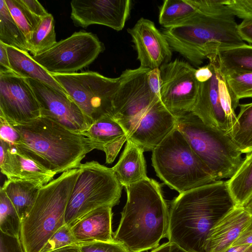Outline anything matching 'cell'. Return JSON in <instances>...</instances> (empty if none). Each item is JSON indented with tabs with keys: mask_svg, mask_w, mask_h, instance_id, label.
<instances>
[{
	"mask_svg": "<svg viewBox=\"0 0 252 252\" xmlns=\"http://www.w3.org/2000/svg\"><path fill=\"white\" fill-rule=\"evenodd\" d=\"M244 244H252V217L249 223L231 246Z\"/></svg>",
	"mask_w": 252,
	"mask_h": 252,
	"instance_id": "cell-43",
	"label": "cell"
},
{
	"mask_svg": "<svg viewBox=\"0 0 252 252\" xmlns=\"http://www.w3.org/2000/svg\"><path fill=\"white\" fill-rule=\"evenodd\" d=\"M127 32L131 37L140 67L152 69L171 62L172 49L153 21L141 18L132 28L127 29Z\"/></svg>",
	"mask_w": 252,
	"mask_h": 252,
	"instance_id": "cell-17",
	"label": "cell"
},
{
	"mask_svg": "<svg viewBox=\"0 0 252 252\" xmlns=\"http://www.w3.org/2000/svg\"><path fill=\"white\" fill-rule=\"evenodd\" d=\"M0 252H25L19 237L0 232Z\"/></svg>",
	"mask_w": 252,
	"mask_h": 252,
	"instance_id": "cell-38",
	"label": "cell"
},
{
	"mask_svg": "<svg viewBox=\"0 0 252 252\" xmlns=\"http://www.w3.org/2000/svg\"><path fill=\"white\" fill-rule=\"evenodd\" d=\"M82 134L94 143L97 150L125 135L120 125L111 116H104L93 122Z\"/></svg>",
	"mask_w": 252,
	"mask_h": 252,
	"instance_id": "cell-26",
	"label": "cell"
},
{
	"mask_svg": "<svg viewBox=\"0 0 252 252\" xmlns=\"http://www.w3.org/2000/svg\"><path fill=\"white\" fill-rule=\"evenodd\" d=\"M7 122L20 135L15 145L56 174L78 168L86 155L97 149L84 135L43 116L25 123Z\"/></svg>",
	"mask_w": 252,
	"mask_h": 252,
	"instance_id": "cell-3",
	"label": "cell"
},
{
	"mask_svg": "<svg viewBox=\"0 0 252 252\" xmlns=\"http://www.w3.org/2000/svg\"><path fill=\"white\" fill-rule=\"evenodd\" d=\"M152 152L157 176L179 194L216 181L176 127Z\"/></svg>",
	"mask_w": 252,
	"mask_h": 252,
	"instance_id": "cell-6",
	"label": "cell"
},
{
	"mask_svg": "<svg viewBox=\"0 0 252 252\" xmlns=\"http://www.w3.org/2000/svg\"><path fill=\"white\" fill-rule=\"evenodd\" d=\"M13 71L10 67L6 45L0 42V72Z\"/></svg>",
	"mask_w": 252,
	"mask_h": 252,
	"instance_id": "cell-44",
	"label": "cell"
},
{
	"mask_svg": "<svg viewBox=\"0 0 252 252\" xmlns=\"http://www.w3.org/2000/svg\"><path fill=\"white\" fill-rule=\"evenodd\" d=\"M40 116L38 101L26 78L13 71L0 72V117L21 124Z\"/></svg>",
	"mask_w": 252,
	"mask_h": 252,
	"instance_id": "cell-13",
	"label": "cell"
},
{
	"mask_svg": "<svg viewBox=\"0 0 252 252\" xmlns=\"http://www.w3.org/2000/svg\"><path fill=\"white\" fill-rule=\"evenodd\" d=\"M28 9L34 15L42 18L49 13L36 0H22Z\"/></svg>",
	"mask_w": 252,
	"mask_h": 252,
	"instance_id": "cell-42",
	"label": "cell"
},
{
	"mask_svg": "<svg viewBox=\"0 0 252 252\" xmlns=\"http://www.w3.org/2000/svg\"><path fill=\"white\" fill-rule=\"evenodd\" d=\"M81 252H130L122 243L96 241L79 245Z\"/></svg>",
	"mask_w": 252,
	"mask_h": 252,
	"instance_id": "cell-35",
	"label": "cell"
},
{
	"mask_svg": "<svg viewBox=\"0 0 252 252\" xmlns=\"http://www.w3.org/2000/svg\"><path fill=\"white\" fill-rule=\"evenodd\" d=\"M252 217L242 207L236 206L211 229L205 252H224L239 237Z\"/></svg>",
	"mask_w": 252,
	"mask_h": 252,
	"instance_id": "cell-19",
	"label": "cell"
},
{
	"mask_svg": "<svg viewBox=\"0 0 252 252\" xmlns=\"http://www.w3.org/2000/svg\"><path fill=\"white\" fill-rule=\"evenodd\" d=\"M26 79L38 101L40 116L50 119L75 133L81 134L89 128L91 123L67 94L41 81Z\"/></svg>",
	"mask_w": 252,
	"mask_h": 252,
	"instance_id": "cell-14",
	"label": "cell"
},
{
	"mask_svg": "<svg viewBox=\"0 0 252 252\" xmlns=\"http://www.w3.org/2000/svg\"><path fill=\"white\" fill-rule=\"evenodd\" d=\"M196 11L186 0H165L159 8L158 22L163 28L170 27L190 17Z\"/></svg>",
	"mask_w": 252,
	"mask_h": 252,
	"instance_id": "cell-30",
	"label": "cell"
},
{
	"mask_svg": "<svg viewBox=\"0 0 252 252\" xmlns=\"http://www.w3.org/2000/svg\"><path fill=\"white\" fill-rule=\"evenodd\" d=\"M236 206L226 181L180 193L169 210L167 238L188 252H205L211 229Z\"/></svg>",
	"mask_w": 252,
	"mask_h": 252,
	"instance_id": "cell-1",
	"label": "cell"
},
{
	"mask_svg": "<svg viewBox=\"0 0 252 252\" xmlns=\"http://www.w3.org/2000/svg\"><path fill=\"white\" fill-rule=\"evenodd\" d=\"M225 5L234 16L252 19V0H226Z\"/></svg>",
	"mask_w": 252,
	"mask_h": 252,
	"instance_id": "cell-36",
	"label": "cell"
},
{
	"mask_svg": "<svg viewBox=\"0 0 252 252\" xmlns=\"http://www.w3.org/2000/svg\"><path fill=\"white\" fill-rule=\"evenodd\" d=\"M171 243L169 241L159 245L150 252H169Z\"/></svg>",
	"mask_w": 252,
	"mask_h": 252,
	"instance_id": "cell-47",
	"label": "cell"
},
{
	"mask_svg": "<svg viewBox=\"0 0 252 252\" xmlns=\"http://www.w3.org/2000/svg\"><path fill=\"white\" fill-rule=\"evenodd\" d=\"M22 220L5 192L0 189V229L9 236H20Z\"/></svg>",
	"mask_w": 252,
	"mask_h": 252,
	"instance_id": "cell-31",
	"label": "cell"
},
{
	"mask_svg": "<svg viewBox=\"0 0 252 252\" xmlns=\"http://www.w3.org/2000/svg\"><path fill=\"white\" fill-rule=\"evenodd\" d=\"M150 69L140 66L127 69L119 77L120 84L113 102V118L116 121L161 100L150 91L147 81Z\"/></svg>",
	"mask_w": 252,
	"mask_h": 252,
	"instance_id": "cell-15",
	"label": "cell"
},
{
	"mask_svg": "<svg viewBox=\"0 0 252 252\" xmlns=\"http://www.w3.org/2000/svg\"><path fill=\"white\" fill-rule=\"evenodd\" d=\"M207 59L209 66L199 67L195 72L199 91L191 112L206 125L228 133L235 121V110L239 104L232 97L216 54Z\"/></svg>",
	"mask_w": 252,
	"mask_h": 252,
	"instance_id": "cell-9",
	"label": "cell"
},
{
	"mask_svg": "<svg viewBox=\"0 0 252 252\" xmlns=\"http://www.w3.org/2000/svg\"><path fill=\"white\" fill-rule=\"evenodd\" d=\"M240 111L228 133L242 154L252 152V102L239 105Z\"/></svg>",
	"mask_w": 252,
	"mask_h": 252,
	"instance_id": "cell-27",
	"label": "cell"
},
{
	"mask_svg": "<svg viewBox=\"0 0 252 252\" xmlns=\"http://www.w3.org/2000/svg\"><path fill=\"white\" fill-rule=\"evenodd\" d=\"M79 173L69 197L65 224L73 225L91 211L104 206L118 204L122 186L112 168L91 161L81 164Z\"/></svg>",
	"mask_w": 252,
	"mask_h": 252,
	"instance_id": "cell-8",
	"label": "cell"
},
{
	"mask_svg": "<svg viewBox=\"0 0 252 252\" xmlns=\"http://www.w3.org/2000/svg\"><path fill=\"white\" fill-rule=\"evenodd\" d=\"M245 252H252V244Z\"/></svg>",
	"mask_w": 252,
	"mask_h": 252,
	"instance_id": "cell-50",
	"label": "cell"
},
{
	"mask_svg": "<svg viewBox=\"0 0 252 252\" xmlns=\"http://www.w3.org/2000/svg\"><path fill=\"white\" fill-rule=\"evenodd\" d=\"M71 19L78 27L93 24L108 27L120 31L130 15V0H73L70 2Z\"/></svg>",
	"mask_w": 252,
	"mask_h": 252,
	"instance_id": "cell-16",
	"label": "cell"
},
{
	"mask_svg": "<svg viewBox=\"0 0 252 252\" xmlns=\"http://www.w3.org/2000/svg\"><path fill=\"white\" fill-rule=\"evenodd\" d=\"M169 252H188L183 250L176 244L171 243Z\"/></svg>",
	"mask_w": 252,
	"mask_h": 252,
	"instance_id": "cell-49",
	"label": "cell"
},
{
	"mask_svg": "<svg viewBox=\"0 0 252 252\" xmlns=\"http://www.w3.org/2000/svg\"><path fill=\"white\" fill-rule=\"evenodd\" d=\"M147 81L151 93L156 97L160 98L161 78L159 68L149 70Z\"/></svg>",
	"mask_w": 252,
	"mask_h": 252,
	"instance_id": "cell-40",
	"label": "cell"
},
{
	"mask_svg": "<svg viewBox=\"0 0 252 252\" xmlns=\"http://www.w3.org/2000/svg\"><path fill=\"white\" fill-rule=\"evenodd\" d=\"M235 16L228 8L214 13L196 11L190 17L168 28L162 33L172 50L195 66L201 65L217 50L246 43L237 31Z\"/></svg>",
	"mask_w": 252,
	"mask_h": 252,
	"instance_id": "cell-4",
	"label": "cell"
},
{
	"mask_svg": "<svg viewBox=\"0 0 252 252\" xmlns=\"http://www.w3.org/2000/svg\"><path fill=\"white\" fill-rule=\"evenodd\" d=\"M251 245H239L231 246L224 252H245Z\"/></svg>",
	"mask_w": 252,
	"mask_h": 252,
	"instance_id": "cell-46",
	"label": "cell"
},
{
	"mask_svg": "<svg viewBox=\"0 0 252 252\" xmlns=\"http://www.w3.org/2000/svg\"><path fill=\"white\" fill-rule=\"evenodd\" d=\"M144 152L141 147L127 139L118 161L112 168L123 187L137 183L148 177Z\"/></svg>",
	"mask_w": 252,
	"mask_h": 252,
	"instance_id": "cell-21",
	"label": "cell"
},
{
	"mask_svg": "<svg viewBox=\"0 0 252 252\" xmlns=\"http://www.w3.org/2000/svg\"><path fill=\"white\" fill-rule=\"evenodd\" d=\"M0 139L12 145L20 140V135L4 118L0 117Z\"/></svg>",
	"mask_w": 252,
	"mask_h": 252,
	"instance_id": "cell-37",
	"label": "cell"
},
{
	"mask_svg": "<svg viewBox=\"0 0 252 252\" xmlns=\"http://www.w3.org/2000/svg\"><path fill=\"white\" fill-rule=\"evenodd\" d=\"M54 19L51 14L41 19L36 30L28 40V49L36 55L51 48L56 43Z\"/></svg>",
	"mask_w": 252,
	"mask_h": 252,
	"instance_id": "cell-29",
	"label": "cell"
},
{
	"mask_svg": "<svg viewBox=\"0 0 252 252\" xmlns=\"http://www.w3.org/2000/svg\"><path fill=\"white\" fill-rule=\"evenodd\" d=\"M237 31L243 41L252 43V19L243 20L238 25Z\"/></svg>",
	"mask_w": 252,
	"mask_h": 252,
	"instance_id": "cell-41",
	"label": "cell"
},
{
	"mask_svg": "<svg viewBox=\"0 0 252 252\" xmlns=\"http://www.w3.org/2000/svg\"><path fill=\"white\" fill-rule=\"evenodd\" d=\"M49 252H81L79 245H73L63 247Z\"/></svg>",
	"mask_w": 252,
	"mask_h": 252,
	"instance_id": "cell-45",
	"label": "cell"
},
{
	"mask_svg": "<svg viewBox=\"0 0 252 252\" xmlns=\"http://www.w3.org/2000/svg\"><path fill=\"white\" fill-rule=\"evenodd\" d=\"M125 188L126 202L114 240L130 252L153 250L168 232L169 208L160 186L147 177Z\"/></svg>",
	"mask_w": 252,
	"mask_h": 252,
	"instance_id": "cell-2",
	"label": "cell"
},
{
	"mask_svg": "<svg viewBox=\"0 0 252 252\" xmlns=\"http://www.w3.org/2000/svg\"><path fill=\"white\" fill-rule=\"evenodd\" d=\"M175 118V127L216 180L232 177L243 159L229 135L206 125L192 112Z\"/></svg>",
	"mask_w": 252,
	"mask_h": 252,
	"instance_id": "cell-7",
	"label": "cell"
},
{
	"mask_svg": "<svg viewBox=\"0 0 252 252\" xmlns=\"http://www.w3.org/2000/svg\"><path fill=\"white\" fill-rule=\"evenodd\" d=\"M78 245L71 231V226L64 224L49 239L40 252H49L68 246Z\"/></svg>",
	"mask_w": 252,
	"mask_h": 252,
	"instance_id": "cell-34",
	"label": "cell"
},
{
	"mask_svg": "<svg viewBox=\"0 0 252 252\" xmlns=\"http://www.w3.org/2000/svg\"><path fill=\"white\" fill-rule=\"evenodd\" d=\"M10 67L17 75L36 80L67 94L59 83L35 62L28 52L6 45Z\"/></svg>",
	"mask_w": 252,
	"mask_h": 252,
	"instance_id": "cell-22",
	"label": "cell"
},
{
	"mask_svg": "<svg viewBox=\"0 0 252 252\" xmlns=\"http://www.w3.org/2000/svg\"><path fill=\"white\" fill-rule=\"evenodd\" d=\"M7 8L27 41L40 24L41 18L33 14L22 0H5Z\"/></svg>",
	"mask_w": 252,
	"mask_h": 252,
	"instance_id": "cell-32",
	"label": "cell"
},
{
	"mask_svg": "<svg viewBox=\"0 0 252 252\" xmlns=\"http://www.w3.org/2000/svg\"><path fill=\"white\" fill-rule=\"evenodd\" d=\"M127 139L126 134L103 146L102 151L106 155V162L112 163L115 159L124 143Z\"/></svg>",
	"mask_w": 252,
	"mask_h": 252,
	"instance_id": "cell-39",
	"label": "cell"
},
{
	"mask_svg": "<svg viewBox=\"0 0 252 252\" xmlns=\"http://www.w3.org/2000/svg\"><path fill=\"white\" fill-rule=\"evenodd\" d=\"M160 99L175 117L191 112L199 91L196 69L189 63L176 59L160 67Z\"/></svg>",
	"mask_w": 252,
	"mask_h": 252,
	"instance_id": "cell-12",
	"label": "cell"
},
{
	"mask_svg": "<svg viewBox=\"0 0 252 252\" xmlns=\"http://www.w3.org/2000/svg\"><path fill=\"white\" fill-rule=\"evenodd\" d=\"M229 92L236 102L245 98H252V72L222 73Z\"/></svg>",
	"mask_w": 252,
	"mask_h": 252,
	"instance_id": "cell-33",
	"label": "cell"
},
{
	"mask_svg": "<svg viewBox=\"0 0 252 252\" xmlns=\"http://www.w3.org/2000/svg\"><path fill=\"white\" fill-rule=\"evenodd\" d=\"M0 42L28 52L27 38L11 16L5 0H0Z\"/></svg>",
	"mask_w": 252,
	"mask_h": 252,
	"instance_id": "cell-28",
	"label": "cell"
},
{
	"mask_svg": "<svg viewBox=\"0 0 252 252\" xmlns=\"http://www.w3.org/2000/svg\"><path fill=\"white\" fill-rule=\"evenodd\" d=\"M42 184L32 181L7 179L0 188L17 211L21 220L32 208Z\"/></svg>",
	"mask_w": 252,
	"mask_h": 252,
	"instance_id": "cell-23",
	"label": "cell"
},
{
	"mask_svg": "<svg viewBox=\"0 0 252 252\" xmlns=\"http://www.w3.org/2000/svg\"><path fill=\"white\" fill-rule=\"evenodd\" d=\"M104 50L95 34L80 31L32 57L50 74H72L92 63Z\"/></svg>",
	"mask_w": 252,
	"mask_h": 252,
	"instance_id": "cell-11",
	"label": "cell"
},
{
	"mask_svg": "<svg viewBox=\"0 0 252 252\" xmlns=\"http://www.w3.org/2000/svg\"><path fill=\"white\" fill-rule=\"evenodd\" d=\"M112 207L97 208L81 218L71 226V231L78 244L93 242H112Z\"/></svg>",
	"mask_w": 252,
	"mask_h": 252,
	"instance_id": "cell-20",
	"label": "cell"
},
{
	"mask_svg": "<svg viewBox=\"0 0 252 252\" xmlns=\"http://www.w3.org/2000/svg\"><path fill=\"white\" fill-rule=\"evenodd\" d=\"M79 173L69 170L42 186L27 217L20 239L25 252H40L51 236L65 224L67 203Z\"/></svg>",
	"mask_w": 252,
	"mask_h": 252,
	"instance_id": "cell-5",
	"label": "cell"
},
{
	"mask_svg": "<svg viewBox=\"0 0 252 252\" xmlns=\"http://www.w3.org/2000/svg\"><path fill=\"white\" fill-rule=\"evenodd\" d=\"M51 75L91 125L103 116L113 117L114 99L120 84L119 77L109 78L91 71Z\"/></svg>",
	"mask_w": 252,
	"mask_h": 252,
	"instance_id": "cell-10",
	"label": "cell"
},
{
	"mask_svg": "<svg viewBox=\"0 0 252 252\" xmlns=\"http://www.w3.org/2000/svg\"><path fill=\"white\" fill-rule=\"evenodd\" d=\"M215 54L222 73L252 72V45L219 49Z\"/></svg>",
	"mask_w": 252,
	"mask_h": 252,
	"instance_id": "cell-24",
	"label": "cell"
},
{
	"mask_svg": "<svg viewBox=\"0 0 252 252\" xmlns=\"http://www.w3.org/2000/svg\"><path fill=\"white\" fill-rule=\"evenodd\" d=\"M226 182L237 206H241L252 196V152L247 154L236 172Z\"/></svg>",
	"mask_w": 252,
	"mask_h": 252,
	"instance_id": "cell-25",
	"label": "cell"
},
{
	"mask_svg": "<svg viewBox=\"0 0 252 252\" xmlns=\"http://www.w3.org/2000/svg\"><path fill=\"white\" fill-rule=\"evenodd\" d=\"M0 167L7 179L29 180L45 185L53 180L51 172L16 145L0 139Z\"/></svg>",
	"mask_w": 252,
	"mask_h": 252,
	"instance_id": "cell-18",
	"label": "cell"
},
{
	"mask_svg": "<svg viewBox=\"0 0 252 252\" xmlns=\"http://www.w3.org/2000/svg\"><path fill=\"white\" fill-rule=\"evenodd\" d=\"M241 207L252 216V196L248 199Z\"/></svg>",
	"mask_w": 252,
	"mask_h": 252,
	"instance_id": "cell-48",
	"label": "cell"
}]
</instances>
